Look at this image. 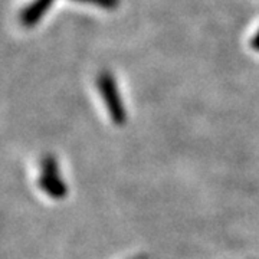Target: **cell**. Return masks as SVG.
Instances as JSON below:
<instances>
[{"mask_svg":"<svg viewBox=\"0 0 259 259\" xmlns=\"http://www.w3.org/2000/svg\"><path fill=\"white\" fill-rule=\"evenodd\" d=\"M97 85H98V91L101 94L102 100L107 104V108H108L114 122H117V124L124 122L125 112H124V107L121 102L120 93L117 90V82L114 81L112 75L107 71L101 72L97 79Z\"/></svg>","mask_w":259,"mask_h":259,"instance_id":"cell-1","label":"cell"},{"mask_svg":"<svg viewBox=\"0 0 259 259\" xmlns=\"http://www.w3.org/2000/svg\"><path fill=\"white\" fill-rule=\"evenodd\" d=\"M54 0H33L28 5V8L20 12V23L23 26H33L36 25L48 10L51 9Z\"/></svg>","mask_w":259,"mask_h":259,"instance_id":"cell-2","label":"cell"},{"mask_svg":"<svg viewBox=\"0 0 259 259\" xmlns=\"http://www.w3.org/2000/svg\"><path fill=\"white\" fill-rule=\"evenodd\" d=\"M75 2H82V3H90V5H95L101 9L114 10L118 8L120 0H75Z\"/></svg>","mask_w":259,"mask_h":259,"instance_id":"cell-3","label":"cell"},{"mask_svg":"<svg viewBox=\"0 0 259 259\" xmlns=\"http://www.w3.org/2000/svg\"><path fill=\"white\" fill-rule=\"evenodd\" d=\"M250 47L255 51H259V30L255 33V36H252V39H250Z\"/></svg>","mask_w":259,"mask_h":259,"instance_id":"cell-4","label":"cell"}]
</instances>
